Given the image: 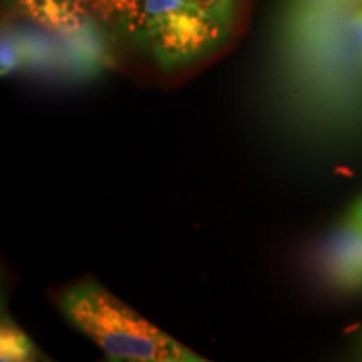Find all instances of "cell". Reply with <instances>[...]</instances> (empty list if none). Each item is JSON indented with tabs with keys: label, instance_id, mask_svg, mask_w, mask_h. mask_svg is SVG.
Instances as JSON below:
<instances>
[{
	"label": "cell",
	"instance_id": "obj_12",
	"mask_svg": "<svg viewBox=\"0 0 362 362\" xmlns=\"http://www.w3.org/2000/svg\"><path fill=\"white\" fill-rule=\"evenodd\" d=\"M344 2L354 4V6H362V0H344Z\"/></svg>",
	"mask_w": 362,
	"mask_h": 362
},
{
	"label": "cell",
	"instance_id": "obj_10",
	"mask_svg": "<svg viewBox=\"0 0 362 362\" xmlns=\"http://www.w3.org/2000/svg\"><path fill=\"white\" fill-rule=\"evenodd\" d=\"M349 215L357 221V223L362 226V197L354 203V206H352V210L349 211Z\"/></svg>",
	"mask_w": 362,
	"mask_h": 362
},
{
	"label": "cell",
	"instance_id": "obj_1",
	"mask_svg": "<svg viewBox=\"0 0 362 362\" xmlns=\"http://www.w3.org/2000/svg\"><path fill=\"white\" fill-rule=\"evenodd\" d=\"M57 305L76 329L111 361L205 362L165 330L148 322L94 280H81L59 293Z\"/></svg>",
	"mask_w": 362,
	"mask_h": 362
},
{
	"label": "cell",
	"instance_id": "obj_8",
	"mask_svg": "<svg viewBox=\"0 0 362 362\" xmlns=\"http://www.w3.org/2000/svg\"><path fill=\"white\" fill-rule=\"evenodd\" d=\"M21 49L19 42L12 37L11 33L4 30L2 34V76L11 74L21 66Z\"/></svg>",
	"mask_w": 362,
	"mask_h": 362
},
{
	"label": "cell",
	"instance_id": "obj_3",
	"mask_svg": "<svg viewBox=\"0 0 362 362\" xmlns=\"http://www.w3.org/2000/svg\"><path fill=\"white\" fill-rule=\"evenodd\" d=\"M322 272L332 288L341 292L362 288V226L351 215L330 233L322 253Z\"/></svg>",
	"mask_w": 362,
	"mask_h": 362
},
{
	"label": "cell",
	"instance_id": "obj_6",
	"mask_svg": "<svg viewBox=\"0 0 362 362\" xmlns=\"http://www.w3.org/2000/svg\"><path fill=\"white\" fill-rule=\"evenodd\" d=\"M40 352L35 344L27 337L19 325L13 324L11 317H2L0 325V361L2 362H27L40 359Z\"/></svg>",
	"mask_w": 362,
	"mask_h": 362
},
{
	"label": "cell",
	"instance_id": "obj_9",
	"mask_svg": "<svg viewBox=\"0 0 362 362\" xmlns=\"http://www.w3.org/2000/svg\"><path fill=\"white\" fill-rule=\"evenodd\" d=\"M351 25L352 30H354L357 51H359L362 59V6H356L351 11Z\"/></svg>",
	"mask_w": 362,
	"mask_h": 362
},
{
	"label": "cell",
	"instance_id": "obj_11",
	"mask_svg": "<svg viewBox=\"0 0 362 362\" xmlns=\"http://www.w3.org/2000/svg\"><path fill=\"white\" fill-rule=\"evenodd\" d=\"M356 356L357 359L362 361V332L356 339Z\"/></svg>",
	"mask_w": 362,
	"mask_h": 362
},
{
	"label": "cell",
	"instance_id": "obj_5",
	"mask_svg": "<svg viewBox=\"0 0 362 362\" xmlns=\"http://www.w3.org/2000/svg\"><path fill=\"white\" fill-rule=\"evenodd\" d=\"M89 16L117 34L134 39L144 0H81Z\"/></svg>",
	"mask_w": 362,
	"mask_h": 362
},
{
	"label": "cell",
	"instance_id": "obj_2",
	"mask_svg": "<svg viewBox=\"0 0 362 362\" xmlns=\"http://www.w3.org/2000/svg\"><path fill=\"white\" fill-rule=\"evenodd\" d=\"M232 30L189 0H144L134 40L171 72L216 51Z\"/></svg>",
	"mask_w": 362,
	"mask_h": 362
},
{
	"label": "cell",
	"instance_id": "obj_4",
	"mask_svg": "<svg viewBox=\"0 0 362 362\" xmlns=\"http://www.w3.org/2000/svg\"><path fill=\"white\" fill-rule=\"evenodd\" d=\"M21 16L54 33L74 34L93 17L81 0H7Z\"/></svg>",
	"mask_w": 362,
	"mask_h": 362
},
{
	"label": "cell",
	"instance_id": "obj_7",
	"mask_svg": "<svg viewBox=\"0 0 362 362\" xmlns=\"http://www.w3.org/2000/svg\"><path fill=\"white\" fill-rule=\"evenodd\" d=\"M230 29L235 27L240 0H189Z\"/></svg>",
	"mask_w": 362,
	"mask_h": 362
}]
</instances>
